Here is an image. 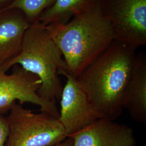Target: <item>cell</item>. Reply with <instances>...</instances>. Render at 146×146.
Returning a JSON list of instances; mask_svg holds the SVG:
<instances>
[{"label":"cell","mask_w":146,"mask_h":146,"mask_svg":"<svg viewBox=\"0 0 146 146\" xmlns=\"http://www.w3.org/2000/svg\"><path fill=\"white\" fill-rule=\"evenodd\" d=\"M55 1L56 0H13L3 9L21 11L31 24L37 21L42 13L51 7Z\"/></svg>","instance_id":"obj_12"},{"label":"cell","mask_w":146,"mask_h":146,"mask_svg":"<svg viewBox=\"0 0 146 146\" xmlns=\"http://www.w3.org/2000/svg\"><path fill=\"white\" fill-rule=\"evenodd\" d=\"M19 65L41 81L37 93L43 99L55 103L61 99L63 87L59 75L69 73L62 54L50 36L47 28L36 21L27 29L21 49L1 65L7 72Z\"/></svg>","instance_id":"obj_3"},{"label":"cell","mask_w":146,"mask_h":146,"mask_svg":"<svg viewBox=\"0 0 146 146\" xmlns=\"http://www.w3.org/2000/svg\"><path fill=\"white\" fill-rule=\"evenodd\" d=\"M31 24L17 9H0V64L16 56L23 37Z\"/></svg>","instance_id":"obj_9"},{"label":"cell","mask_w":146,"mask_h":146,"mask_svg":"<svg viewBox=\"0 0 146 146\" xmlns=\"http://www.w3.org/2000/svg\"><path fill=\"white\" fill-rule=\"evenodd\" d=\"M9 111L5 146H55L68 137L58 118L50 114L34 113L17 102Z\"/></svg>","instance_id":"obj_4"},{"label":"cell","mask_w":146,"mask_h":146,"mask_svg":"<svg viewBox=\"0 0 146 146\" xmlns=\"http://www.w3.org/2000/svg\"><path fill=\"white\" fill-rule=\"evenodd\" d=\"M69 137L73 146H135L133 129L114 120L101 118Z\"/></svg>","instance_id":"obj_8"},{"label":"cell","mask_w":146,"mask_h":146,"mask_svg":"<svg viewBox=\"0 0 146 146\" xmlns=\"http://www.w3.org/2000/svg\"><path fill=\"white\" fill-rule=\"evenodd\" d=\"M8 135V127L5 117L0 115V146H5Z\"/></svg>","instance_id":"obj_13"},{"label":"cell","mask_w":146,"mask_h":146,"mask_svg":"<svg viewBox=\"0 0 146 146\" xmlns=\"http://www.w3.org/2000/svg\"><path fill=\"white\" fill-rule=\"evenodd\" d=\"M115 40L137 48L146 44V0H100Z\"/></svg>","instance_id":"obj_5"},{"label":"cell","mask_w":146,"mask_h":146,"mask_svg":"<svg viewBox=\"0 0 146 146\" xmlns=\"http://www.w3.org/2000/svg\"><path fill=\"white\" fill-rule=\"evenodd\" d=\"M11 74H7L0 64V115L9 111L13 105L31 103L40 108V111L59 117L55 103L43 99L37 93L41 81L36 75L19 65L14 67Z\"/></svg>","instance_id":"obj_6"},{"label":"cell","mask_w":146,"mask_h":146,"mask_svg":"<svg viewBox=\"0 0 146 146\" xmlns=\"http://www.w3.org/2000/svg\"><path fill=\"white\" fill-rule=\"evenodd\" d=\"M100 0H56L44 11L37 21L43 26L52 23L64 25L75 16L88 11Z\"/></svg>","instance_id":"obj_11"},{"label":"cell","mask_w":146,"mask_h":146,"mask_svg":"<svg viewBox=\"0 0 146 146\" xmlns=\"http://www.w3.org/2000/svg\"><path fill=\"white\" fill-rule=\"evenodd\" d=\"M136 48L114 40L77 78L102 118L116 120L137 54Z\"/></svg>","instance_id":"obj_1"},{"label":"cell","mask_w":146,"mask_h":146,"mask_svg":"<svg viewBox=\"0 0 146 146\" xmlns=\"http://www.w3.org/2000/svg\"><path fill=\"white\" fill-rule=\"evenodd\" d=\"M75 78L93 62L115 40L111 25L98 2L66 24L45 26Z\"/></svg>","instance_id":"obj_2"},{"label":"cell","mask_w":146,"mask_h":146,"mask_svg":"<svg viewBox=\"0 0 146 146\" xmlns=\"http://www.w3.org/2000/svg\"><path fill=\"white\" fill-rule=\"evenodd\" d=\"M74 145V140L70 137H68L62 142L58 143L55 146H73Z\"/></svg>","instance_id":"obj_14"},{"label":"cell","mask_w":146,"mask_h":146,"mask_svg":"<svg viewBox=\"0 0 146 146\" xmlns=\"http://www.w3.org/2000/svg\"><path fill=\"white\" fill-rule=\"evenodd\" d=\"M62 75L67 81L60 100L61 108L58 119L69 137L102 117L89 101L77 78L69 73Z\"/></svg>","instance_id":"obj_7"},{"label":"cell","mask_w":146,"mask_h":146,"mask_svg":"<svg viewBox=\"0 0 146 146\" xmlns=\"http://www.w3.org/2000/svg\"><path fill=\"white\" fill-rule=\"evenodd\" d=\"M13 0H0V9L9 5Z\"/></svg>","instance_id":"obj_15"},{"label":"cell","mask_w":146,"mask_h":146,"mask_svg":"<svg viewBox=\"0 0 146 146\" xmlns=\"http://www.w3.org/2000/svg\"><path fill=\"white\" fill-rule=\"evenodd\" d=\"M122 106L133 120L146 123V57L143 52L136 56L123 95Z\"/></svg>","instance_id":"obj_10"}]
</instances>
